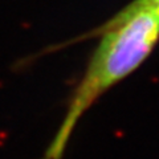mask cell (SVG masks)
<instances>
[{"label":"cell","instance_id":"6da1fadb","mask_svg":"<svg viewBox=\"0 0 159 159\" xmlns=\"http://www.w3.org/2000/svg\"><path fill=\"white\" fill-rule=\"evenodd\" d=\"M74 90L65 118L43 159H64L68 142L80 118L114 84L141 65L159 40V13L141 11L107 31Z\"/></svg>","mask_w":159,"mask_h":159},{"label":"cell","instance_id":"7a4b0ae2","mask_svg":"<svg viewBox=\"0 0 159 159\" xmlns=\"http://www.w3.org/2000/svg\"><path fill=\"white\" fill-rule=\"evenodd\" d=\"M141 11H154L159 13V0H135L131 4H129L126 8H123L121 12L117 13L113 19H110L107 23H105L97 31V33H102L110 29L113 27H116L117 24L122 23L123 20H126L127 17H130L131 15L138 13Z\"/></svg>","mask_w":159,"mask_h":159}]
</instances>
